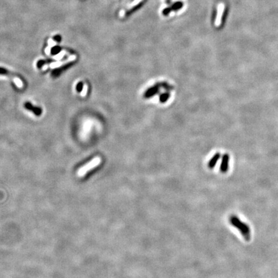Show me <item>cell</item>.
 Listing matches in <instances>:
<instances>
[{"instance_id":"obj_1","label":"cell","mask_w":278,"mask_h":278,"mask_svg":"<svg viewBox=\"0 0 278 278\" xmlns=\"http://www.w3.org/2000/svg\"><path fill=\"white\" fill-rule=\"evenodd\" d=\"M230 224L235 227V228L239 230L244 238L247 241H249L250 239V229L247 224L243 222L241 219L235 215L230 216L229 218Z\"/></svg>"},{"instance_id":"obj_2","label":"cell","mask_w":278,"mask_h":278,"mask_svg":"<svg viewBox=\"0 0 278 278\" xmlns=\"http://www.w3.org/2000/svg\"><path fill=\"white\" fill-rule=\"evenodd\" d=\"M101 163V159L99 157H96L93 159L91 160L90 162L86 164L85 166H82L81 167L79 168V169L78 170L77 173V174L78 177L81 178L85 176V174L89 172L91 169H94L95 167H96L99 165V164Z\"/></svg>"},{"instance_id":"obj_3","label":"cell","mask_w":278,"mask_h":278,"mask_svg":"<svg viewBox=\"0 0 278 278\" xmlns=\"http://www.w3.org/2000/svg\"><path fill=\"white\" fill-rule=\"evenodd\" d=\"M75 56H72L70 57L68 59L65 60L64 61H59V62H56V63H50L49 64H45L43 66V70H45L47 68H59L61 66H63L64 64H67L70 62H72L73 61H74L75 59Z\"/></svg>"},{"instance_id":"obj_4","label":"cell","mask_w":278,"mask_h":278,"mask_svg":"<svg viewBox=\"0 0 278 278\" xmlns=\"http://www.w3.org/2000/svg\"><path fill=\"white\" fill-rule=\"evenodd\" d=\"M224 10H225V5L224 4V3H219V5L218 6V9H217L216 17L215 23H214L216 27L220 26V25L222 23L223 14H224Z\"/></svg>"},{"instance_id":"obj_5","label":"cell","mask_w":278,"mask_h":278,"mask_svg":"<svg viewBox=\"0 0 278 278\" xmlns=\"http://www.w3.org/2000/svg\"><path fill=\"white\" fill-rule=\"evenodd\" d=\"M160 87V84L158 83V84H156V85H154L153 86L149 88L148 89L147 91H146L145 92L144 97L147 98L151 97L153 96H155V95H156L157 93L159 92Z\"/></svg>"},{"instance_id":"obj_6","label":"cell","mask_w":278,"mask_h":278,"mask_svg":"<svg viewBox=\"0 0 278 278\" xmlns=\"http://www.w3.org/2000/svg\"><path fill=\"white\" fill-rule=\"evenodd\" d=\"M229 156L228 154H225L222 156V163L220 166V171L223 173H226L229 169Z\"/></svg>"},{"instance_id":"obj_7","label":"cell","mask_w":278,"mask_h":278,"mask_svg":"<svg viewBox=\"0 0 278 278\" xmlns=\"http://www.w3.org/2000/svg\"><path fill=\"white\" fill-rule=\"evenodd\" d=\"M219 158H220V154H219V153H216L214 156L211 159L209 162H208V167L211 168V169L213 168L216 166V164L217 163Z\"/></svg>"},{"instance_id":"obj_8","label":"cell","mask_w":278,"mask_h":278,"mask_svg":"<svg viewBox=\"0 0 278 278\" xmlns=\"http://www.w3.org/2000/svg\"><path fill=\"white\" fill-rule=\"evenodd\" d=\"M12 79L14 80V83H15V85L18 88H23V82H22V80L20 79H19L18 77H14V78Z\"/></svg>"},{"instance_id":"obj_9","label":"cell","mask_w":278,"mask_h":278,"mask_svg":"<svg viewBox=\"0 0 278 278\" xmlns=\"http://www.w3.org/2000/svg\"><path fill=\"white\" fill-rule=\"evenodd\" d=\"M169 96H170V95L168 92H166V93H164L162 94L160 97V101L162 102V103L166 102L168 100V98H169Z\"/></svg>"},{"instance_id":"obj_10","label":"cell","mask_w":278,"mask_h":278,"mask_svg":"<svg viewBox=\"0 0 278 278\" xmlns=\"http://www.w3.org/2000/svg\"><path fill=\"white\" fill-rule=\"evenodd\" d=\"M142 1H143V0H134L133 1L131 2L130 3V5H129L128 7V9H133V7H136L137 5H138L139 3H141Z\"/></svg>"},{"instance_id":"obj_11","label":"cell","mask_w":278,"mask_h":278,"mask_svg":"<svg viewBox=\"0 0 278 278\" xmlns=\"http://www.w3.org/2000/svg\"><path fill=\"white\" fill-rule=\"evenodd\" d=\"M87 91H88V86L86 84H85V85H83V90L81 91V93H80V96H81L82 97H85L86 96Z\"/></svg>"},{"instance_id":"obj_12","label":"cell","mask_w":278,"mask_h":278,"mask_svg":"<svg viewBox=\"0 0 278 278\" xmlns=\"http://www.w3.org/2000/svg\"><path fill=\"white\" fill-rule=\"evenodd\" d=\"M159 84H160V86H162V87H164V88H166V89H167V90H171V89H173V88H172L171 86H169V85H168V84H167L166 83H159Z\"/></svg>"},{"instance_id":"obj_13","label":"cell","mask_w":278,"mask_h":278,"mask_svg":"<svg viewBox=\"0 0 278 278\" xmlns=\"http://www.w3.org/2000/svg\"><path fill=\"white\" fill-rule=\"evenodd\" d=\"M64 54H65V52H59L58 54H57L56 56H54V57H55L54 58H56V59H61V58L64 56Z\"/></svg>"},{"instance_id":"obj_14","label":"cell","mask_w":278,"mask_h":278,"mask_svg":"<svg viewBox=\"0 0 278 278\" xmlns=\"http://www.w3.org/2000/svg\"><path fill=\"white\" fill-rule=\"evenodd\" d=\"M27 107L29 108V109H33V110H34V112L37 113V114H39V113H40V111H40V109H36L35 108H33L32 106L30 104H27Z\"/></svg>"},{"instance_id":"obj_15","label":"cell","mask_w":278,"mask_h":278,"mask_svg":"<svg viewBox=\"0 0 278 278\" xmlns=\"http://www.w3.org/2000/svg\"><path fill=\"white\" fill-rule=\"evenodd\" d=\"M181 7H182V3H176V4H174L173 7H172V9H177L180 8Z\"/></svg>"},{"instance_id":"obj_16","label":"cell","mask_w":278,"mask_h":278,"mask_svg":"<svg viewBox=\"0 0 278 278\" xmlns=\"http://www.w3.org/2000/svg\"><path fill=\"white\" fill-rule=\"evenodd\" d=\"M61 37H60V35H56L55 36V38H54V39L56 40V41H57V42H59L61 41Z\"/></svg>"}]
</instances>
